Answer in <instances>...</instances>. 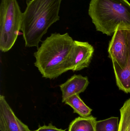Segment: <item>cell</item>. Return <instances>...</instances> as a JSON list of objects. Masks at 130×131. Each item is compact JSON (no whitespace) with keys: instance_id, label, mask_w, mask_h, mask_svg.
Segmentation results:
<instances>
[{"instance_id":"6da1fadb","label":"cell","mask_w":130,"mask_h":131,"mask_svg":"<svg viewBox=\"0 0 130 131\" xmlns=\"http://www.w3.org/2000/svg\"><path fill=\"white\" fill-rule=\"evenodd\" d=\"M62 0H27L21 30L25 47H39L50 27L60 20Z\"/></svg>"},{"instance_id":"7a4b0ae2","label":"cell","mask_w":130,"mask_h":131,"mask_svg":"<svg viewBox=\"0 0 130 131\" xmlns=\"http://www.w3.org/2000/svg\"><path fill=\"white\" fill-rule=\"evenodd\" d=\"M74 41L68 33L51 34L42 41L34 56V66L43 78L54 79L69 71L68 60Z\"/></svg>"},{"instance_id":"3957f363","label":"cell","mask_w":130,"mask_h":131,"mask_svg":"<svg viewBox=\"0 0 130 131\" xmlns=\"http://www.w3.org/2000/svg\"><path fill=\"white\" fill-rule=\"evenodd\" d=\"M89 15L97 31L111 36L118 30H130L127 0H91Z\"/></svg>"},{"instance_id":"277c9868","label":"cell","mask_w":130,"mask_h":131,"mask_svg":"<svg viewBox=\"0 0 130 131\" xmlns=\"http://www.w3.org/2000/svg\"><path fill=\"white\" fill-rule=\"evenodd\" d=\"M23 13L17 0H1L0 5V50L6 52L15 43L21 30Z\"/></svg>"},{"instance_id":"5b68a950","label":"cell","mask_w":130,"mask_h":131,"mask_svg":"<svg viewBox=\"0 0 130 131\" xmlns=\"http://www.w3.org/2000/svg\"><path fill=\"white\" fill-rule=\"evenodd\" d=\"M130 30H118L109 43L108 57L121 69L126 66L129 55Z\"/></svg>"},{"instance_id":"8992f818","label":"cell","mask_w":130,"mask_h":131,"mask_svg":"<svg viewBox=\"0 0 130 131\" xmlns=\"http://www.w3.org/2000/svg\"><path fill=\"white\" fill-rule=\"evenodd\" d=\"M94 52V47L88 42L74 40L68 60L69 71L74 72L88 68Z\"/></svg>"},{"instance_id":"52a82bcc","label":"cell","mask_w":130,"mask_h":131,"mask_svg":"<svg viewBox=\"0 0 130 131\" xmlns=\"http://www.w3.org/2000/svg\"><path fill=\"white\" fill-rule=\"evenodd\" d=\"M1 131H30L28 126L18 119L4 95H0Z\"/></svg>"},{"instance_id":"ba28073f","label":"cell","mask_w":130,"mask_h":131,"mask_svg":"<svg viewBox=\"0 0 130 131\" xmlns=\"http://www.w3.org/2000/svg\"><path fill=\"white\" fill-rule=\"evenodd\" d=\"M89 82L87 76L75 74L68 79L65 83L59 85L62 92V102H65L69 97L79 94L85 91Z\"/></svg>"},{"instance_id":"9c48e42d","label":"cell","mask_w":130,"mask_h":131,"mask_svg":"<svg viewBox=\"0 0 130 131\" xmlns=\"http://www.w3.org/2000/svg\"><path fill=\"white\" fill-rule=\"evenodd\" d=\"M117 85L120 90L130 93V32L129 55L126 66L121 69L118 64L112 62Z\"/></svg>"},{"instance_id":"30bf717a","label":"cell","mask_w":130,"mask_h":131,"mask_svg":"<svg viewBox=\"0 0 130 131\" xmlns=\"http://www.w3.org/2000/svg\"><path fill=\"white\" fill-rule=\"evenodd\" d=\"M96 118L92 116L78 117L71 122L68 131H95Z\"/></svg>"},{"instance_id":"8fae6325","label":"cell","mask_w":130,"mask_h":131,"mask_svg":"<svg viewBox=\"0 0 130 131\" xmlns=\"http://www.w3.org/2000/svg\"><path fill=\"white\" fill-rule=\"evenodd\" d=\"M66 104L73 109L74 113H76L82 117L91 115L92 110L87 106L80 98L79 94H75L69 97L65 102Z\"/></svg>"},{"instance_id":"7c38bea8","label":"cell","mask_w":130,"mask_h":131,"mask_svg":"<svg viewBox=\"0 0 130 131\" xmlns=\"http://www.w3.org/2000/svg\"><path fill=\"white\" fill-rule=\"evenodd\" d=\"M119 118L111 117L107 119L97 121L95 123V131H119Z\"/></svg>"},{"instance_id":"4fadbf2b","label":"cell","mask_w":130,"mask_h":131,"mask_svg":"<svg viewBox=\"0 0 130 131\" xmlns=\"http://www.w3.org/2000/svg\"><path fill=\"white\" fill-rule=\"evenodd\" d=\"M120 113L119 131H129L130 126V98L124 102L120 109Z\"/></svg>"},{"instance_id":"5bb4252c","label":"cell","mask_w":130,"mask_h":131,"mask_svg":"<svg viewBox=\"0 0 130 131\" xmlns=\"http://www.w3.org/2000/svg\"><path fill=\"white\" fill-rule=\"evenodd\" d=\"M66 130L57 128L55 126H53L52 123L49 124L48 125H44L39 127L38 129L34 131H66Z\"/></svg>"},{"instance_id":"9a60e30c","label":"cell","mask_w":130,"mask_h":131,"mask_svg":"<svg viewBox=\"0 0 130 131\" xmlns=\"http://www.w3.org/2000/svg\"><path fill=\"white\" fill-rule=\"evenodd\" d=\"M129 131H130V126L129 129Z\"/></svg>"}]
</instances>
